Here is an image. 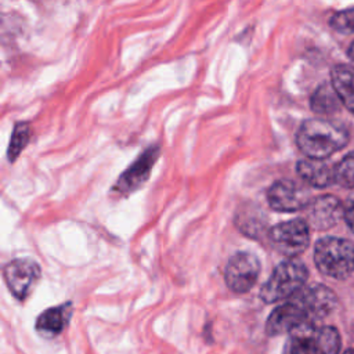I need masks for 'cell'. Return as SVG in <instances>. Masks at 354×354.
<instances>
[{"label":"cell","instance_id":"cell-1","mask_svg":"<svg viewBox=\"0 0 354 354\" xmlns=\"http://www.w3.org/2000/svg\"><path fill=\"white\" fill-rule=\"evenodd\" d=\"M350 140L348 130L333 120L307 119L296 134L297 148L311 159H326L343 149Z\"/></svg>","mask_w":354,"mask_h":354},{"label":"cell","instance_id":"cell-2","mask_svg":"<svg viewBox=\"0 0 354 354\" xmlns=\"http://www.w3.org/2000/svg\"><path fill=\"white\" fill-rule=\"evenodd\" d=\"M314 263L321 274L346 279L354 271V243L339 236H322L314 248Z\"/></svg>","mask_w":354,"mask_h":354},{"label":"cell","instance_id":"cell-3","mask_svg":"<svg viewBox=\"0 0 354 354\" xmlns=\"http://www.w3.org/2000/svg\"><path fill=\"white\" fill-rule=\"evenodd\" d=\"M308 278L306 264L297 259L281 261L260 289V299L264 303H277L299 293Z\"/></svg>","mask_w":354,"mask_h":354},{"label":"cell","instance_id":"cell-4","mask_svg":"<svg viewBox=\"0 0 354 354\" xmlns=\"http://www.w3.org/2000/svg\"><path fill=\"white\" fill-rule=\"evenodd\" d=\"M268 239L277 252L293 259L308 248L310 225L303 218L283 221L268 231Z\"/></svg>","mask_w":354,"mask_h":354},{"label":"cell","instance_id":"cell-5","mask_svg":"<svg viewBox=\"0 0 354 354\" xmlns=\"http://www.w3.org/2000/svg\"><path fill=\"white\" fill-rule=\"evenodd\" d=\"M260 274L259 259L249 252H238L230 257L224 278L227 286L235 293H246L256 283Z\"/></svg>","mask_w":354,"mask_h":354},{"label":"cell","instance_id":"cell-6","mask_svg":"<svg viewBox=\"0 0 354 354\" xmlns=\"http://www.w3.org/2000/svg\"><path fill=\"white\" fill-rule=\"evenodd\" d=\"M268 205L277 212H297L306 209L310 203V191L299 183L281 178L267 191Z\"/></svg>","mask_w":354,"mask_h":354},{"label":"cell","instance_id":"cell-7","mask_svg":"<svg viewBox=\"0 0 354 354\" xmlns=\"http://www.w3.org/2000/svg\"><path fill=\"white\" fill-rule=\"evenodd\" d=\"M3 274L10 292L18 300H25L40 278V267L30 259H15L6 264Z\"/></svg>","mask_w":354,"mask_h":354},{"label":"cell","instance_id":"cell-8","mask_svg":"<svg viewBox=\"0 0 354 354\" xmlns=\"http://www.w3.org/2000/svg\"><path fill=\"white\" fill-rule=\"evenodd\" d=\"M313 322L304 310V307L295 299L290 297L286 303L275 307L266 322V332L268 336L283 335L293 332L299 326ZM314 324V322H313Z\"/></svg>","mask_w":354,"mask_h":354},{"label":"cell","instance_id":"cell-9","mask_svg":"<svg viewBox=\"0 0 354 354\" xmlns=\"http://www.w3.org/2000/svg\"><path fill=\"white\" fill-rule=\"evenodd\" d=\"M306 217L310 227L325 231L335 227L344 217V206L335 195H319L307 205Z\"/></svg>","mask_w":354,"mask_h":354},{"label":"cell","instance_id":"cell-10","mask_svg":"<svg viewBox=\"0 0 354 354\" xmlns=\"http://www.w3.org/2000/svg\"><path fill=\"white\" fill-rule=\"evenodd\" d=\"M293 297L304 307L313 322L314 319L325 318L337 306V297L335 292L321 283L303 288Z\"/></svg>","mask_w":354,"mask_h":354},{"label":"cell","instance_id":"cell-11","mask_svg":"<svg viewBox=\"0 0 354 354\" xmlns=\"http://www.w3.org/2000/svg\"><path fill=\"white\" fill-rule=\"evenodd\" d=\"M296 170L307 184L315 188H326L336 183V165L326 159H300Z\"/></svg>","mask_w":354,"mask_h":354},{"label":"cell","instance_id":"cell-12","mask_svg":"<svg viewBox=\"0 0 354 354\" xmlns=\"http://www.w3.org/2000/svg\"><path fill=\"white\" fill-rule=\"evenodd\" d=\"M158 158V148L152 147L145 151L118 180L115 189L119 192H130L140 187L148 177L153 162Z\"/></svg>","mask_w":354,"mask_h":354},{"label":"cell","instance_id":"cell-13","mask_svg":"<svg viewBox=\"0 0 354 354\" xmlns=\"http://www.w3.org/2000/svg\"><path fill=\"white\" fill-rule=\"evenodd\" d=\"M71 315H72L71 303H64L61 306L47 308L37 317L36 330L46 337H54L68 326Z\"/></svg>","mask_w":354,"mask_h":354},{"label":"cell","instance_id":"cell-14","mask_svg":"<svg viewBox=\"0 0 354 354\" xmlns=\"http://www.w3.org/2000/svg\"><path fill=\"white\" fill-rule=\"evenodd\" d=\"M330 84L342 104L354 113V66L347 64L335 65L330 71Z\"/></svg>","mask_w":354,"mask_h":354},{"label":"cell","instance_id":"cell-15","mask_svg":"<svg viewBox=\"0 0 354 354\" xmlns=\"http://www.w3.org/2000/svg\"><path fill=\"white\" fill-rule=\"evenodd\" d=\"M315 330L317 328L313 322L304 324L295 329L290 337L286 340L282 354H318Z\"/></svg>","mask_w":354,"mask_h":354},{"label":"cell","instance_id":"cell-16","mask_svg":"<svg viewBox=\"0 0 354 354\" xmlns=\"http://www.w3.org/2000/svg\"><path fill=\"white\" fill-rule=\"evenodd\" d=\"M340 98L336 94L333 86L330 83H322L318 88L313 93L310 100V106L315 113L326 115L333 113L340 109Z\"/></svg>","mask_w":354,"mask_h":354},{"label":"cell","instance_id":"cell-17","mask_svg":"<svg viewBox=\"0 0 354 354\" xmlns=\"http://www.w3.org/2000/svg\"><path fill=\"white\" fill-rule=\"evenodd\" d=\"M318 354H339L342 339L335 326H321L315 330Z\"/></svg>","mask_w":354,"mask_h":354},{"label":"cell","instance_id":"cell-18","mask_svg":"<svg viewBox=\"0 0 354 354\" xmlns=\"http://www.w3.org/2000/svg\"><path fill=\"white\" fill-rule=\"evenodd\" d=\"M30 138V127L26 122H19L14 126V130L11 133L10 138V145H8V160L12 162L18 158L21 151L26 147L28 141Z\"/></svg>","mask_w":354,"mask_h":354},{"label":"cell","instance_id":"cell-19","mask_svg":"<svg viewBox=\"0 0 354 354\" xmlns=\"http://www.w3.org/2000/svg\"><path fill=\"white\" fill-rule=\"evenodd\" d=\"M336 183L347 189L354 188V151L336 163Z\"/></svg>","mask_w":354,"mask_h":354},{"label":"cell","instance_id":"cell-20","mask_svg":"<svg viewBox=\"0 0 354 354\" xmlns=\"http://www.w3.org/2000/svg\"><path fill=\"white\" fill-rule=\"evenodd\" d=\"M259 210H241L239 216L236 217V224L241 228V231L246 235L250 236H257V234L260 232L261 228V221H260V216H259Z\"/></svg>","mask_w":354,"mask_h":354},{"label":"cell","instance_id":"cell-21","mask_svg":"<svg viewBox=\"0 0 354 354\" xmlns=\"http://www.w3.org/2000/svg\"><path fill=\"white\" fill-rule=\"evenodd\" d=\"M329 25L332 29H335L339 33H343V35L353 33L354 32V7L335 12L329 19Z\"/></svg>","mask_w":354,"mask_h":354},{"label":"cell","instance_id":"cell-22","mask_svg":"<svg viewBox=\"0 0 354 354\" xmlns=\"http://www.w3.org/2000/svg\"><path fill=\"white\" fill-rule=\"evenodd\" d=\"M344 220L350 230L354 232V198L344 207Z\"/></svg>","mask_w":354,"mask_h":354},{"label":"cell","instance_id":"cell-23","mask_svg":"<svg viewBox=\"0 0 354 354\" xmlns=\"http://www.w3.org/2000/svg\"><path fill=\"white\" fill-rule=\"evenodd\" d=\"M347 53H348V57L354 61V41H353V43H351V46L348 47V51H347Z\"/></svg>","mask_w":354,"mask_h":354},{"label":"cell","instance_id":"cell-24","mask_svg":"<svg viewBox=\"0 0 354 354\" xmlns=\"http://www.w3.org/2000/svg\"><path fill=\"white\" fill-rule=\"evenodd\" d=\"M343 354H354V348H348V350H346Z\"/></svg>","mask_w":354,"mask_h":354}]
</instances>
